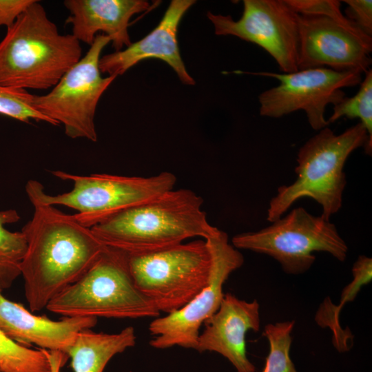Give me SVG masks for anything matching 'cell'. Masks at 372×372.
Masks as SVG:
<instances>
[{"label":"cell","instance_id":"8fae6325","mask_svg":"<svg viewBox=\"0 0 372 372\" xmlns=\"http://www.w3.org/2000/svg\"><path fill=\"white\" fill-rule=\"evenodd\" d=\"M236 72L271 77L280 82L259 95L260 116L278 118L304 110L311 128L318 131L329 125L324 117L327 105H335L345 96L342 88L360 85L362 81L360 72H338L327 68L282 74Z\"/></svg>","mask_w":372,"mask_h":372},{"label":"cell","instance_id":"ac0fdd59","mask_svg":"<svg viewBox=\"0 0 372 372\" xmlns=\"http://www.w3.org/2000/svg\"><path fill=\"white\" fill-rule=\"evenodd\" d=\"M132 327L116 333L94 332L92 329L79 332L67 352L73 372H103L109 361L136 344Z\"/></svg>","mask_w":372,"mask_h":372},{"label":"cell","instance_id":"5b68a950","mask_svg":"<svg viewBox=\"0 0 372 372\" xmlns=\"http://www.w3.org/2000/svg\"><path fill=\"white\" fill-rule=\"evenodd\" d=\"M45 308L64 317L97 319L157 318L161 313L136 287L128 255L109 247L84 275L52 299Z\"/></svg>","mask_w":372,"mask_h":372},{"label":"cell","instance_id":"d6986e66","mask_svg":"<svg viewBox=\"0 0 372 372\" xmlns=\"http://www.w3.org/2000/svg\"><path fill=\"white\" fill-rule=\"evenodd\" d=\"M352 275V280L341 293L340 303L335 305L328 298L320 305L315 318L318 325L328 327L332 330L334 346L340 352L349 351L351 346L347 341L351 335L340 325V312L346 303L353 301L363 285L371 281L372 259L366 256H360L353 265Z\"/></svg>","mask_w":372,"mask_h":372},{"label":"cell","instance_id":"3957f363","mask_svg":"<svg viewBox=\"0 0 372 372\" xmlns=\"http://www.w3.org/2000/svg\"><path fill=\"white\" fill-rule=\"evenodd\" d=\"M81 56L80 42L72 34H61L35 0L7 28L0 41V86L53 87Z\"/></svg>","mask_w":372,"mask_h":372},{"label":"cell","instance_id":"e0dca14e","mask_svg":"<svg viewBox=\"0 0 372 372\" xmlns=\"http://www.w3.org/2000/svg\"><path fill=\"white\" fill-rule=\"evenodd\" d=\"M63 4L70 13L66 23L71 24L72 34L80 43L91 45L102 32L116 51L132 43L128 33L131 18L150 7L144 0H65Z\"/></svg>","mask_w":372,"mask_h":372},{"label":"cell","instance_id":"2e32d148","mask_svg":"<svg viewBox=\"0 0 372 372\" xmlns=\"http://www.w3.org/2000/svg\"><path fill=\"white\" fill-rule=\"evenodd\" d=\"M97 318L64 317L53 320L37 316L22 304L7 299L0 290V330L14 342L30 347L67 354L78 333L92 329Z\"/></svg>","mask_w":372,"mask_h":372},{"label":"cell","instance_id":"ffe728a7","mask_svg":"<svg viewBox=\"0 0 372 372\" xmlns=\"http://www.w3.org/2000/svg\"><path fill=\"white\" fill-rule=\"evenodd\" d=\"M17 211H0V290L9 288L20 275V263L26 249V240L22 231H10L5 225L17 222Z\"/></svg>","mask_w":372,"mask_h":372},{"label":"cell","instance_id":"7402d4cb","mask_svg":"<svg viewBox=\"0 0 372 372\" xmlns=\"http://www.w3.org/2000/svg\"><path fill=\"white\" fill-rule=\"evenodd\" d=\"M294 324L292 320L265 326L263 334L268 340L269 351L261 372H298L289 355Z\"/></svg>","mask_w":372,"mask_h":372},{"label":"cell","instance_id":"30bf717a","mask_svg":"<svg viewBox=\"0 0 372 372\" xmlns=\"http://www.w3.org/2000/svg\"><path fill=\"white\" fill-rule=\"evenodd\" d=\"M205 240L211 258L208 284L185 306L150 322L149 331L154 338L149 344L154 348L178 346L195 349L200 327L220 305L225 282L243 265L242 254L229 242L228 236L223 231L218 229Z\"/></svg>","mask_w":372,"mask_h":372},{"label":"cell","instance_id":"9c48e42d","mask_svg":"<svg viewBox=\"0 0 372 372\" xmlns=\"http://www.w3.org/2000/svg\"><path fill=\"white\" fill-rule=\"evenodd\" d=\"M110 42L108 37L98 34L85 55L50 92L32 95V107L56 125L62 124L65 134L71 138L97 141L94 124L96 107L102 94L116 77H103L99 70L101 54Z\"/></svg>","mask_w":372,"mask_h":372},{"label":"cell","instance_id":"7c38bea8","mask_svg":"<svg viewBox=\"0 0 372 372\" xmlns=\"http://www.w3.org/2000/svg\"><path fill=\"white\" fill-rule=\"evenodd\" d=\"M216 35L234 36L258 45L283 73L297 72L299 50L298 14L285 0H244L241 17L207 14Z\"/></svg>","mask_w":372,"mask_h":372},{"label":"cell","instance_id":"5bb4252c","mask_svg":"<svg viewBox=\"0 0 372 372\" xmlns=\"http://www.w3.org/2000/svg\"><path fill=\"white\" fill-rule=\"evenodd\" d=\"M195 350L216 352L227 358L237 372H256L247 355L245 335L260 326V304L227 293L216 312L203 324Z\"/></svg>","mask_w":372,"mask_h":372},{"label":"cell","instance_id":"ba28073f","mask_svg":"<svg viewBox=\"0 0 372 372\" xmlns=\"http://www.w3.org/2000/svg\"><path fill=\"white\" fill-rule=\"evenodd\" d=\"M56 177L73 183L68 192L48 195L42 189L41 197L50 205H63L77 211L75 218L92 227L132 207L174 189L176 176L163 172L150 177L107 174L76 175L54 171Z\"/></svg>","mask_w":372,"mask_h":372},{"label":"cell","instance_id":"9a60e30c","mask_svg":"<svg viewBox=\"0 0 372 372\" xmlns=\"http://www.w3.org/2000/svg\"><path fill=\"white\" fill-rule=\"evenodd\" d=\"M195 3L194 0H172L158 25L147 35L124 50L101 57V72L117 76L141 61L157 59L167 63L183 84L194 85L195 81L180 54L177 32L183 15Z\"/></svg>","mask_w":372,"mask_h":372},{"label":"cell","instance_id":"7a4b0ae2","mask_svg":"<svg viewBox=\"0 0 372 372\" xmlns=\"http://www.w3.org/2000/svg\"><path fill=\"white\" fill-rule=\"evenodd\" d=\"M203 198L192 190L174 189L91 227L106 247L129 256L147 254L218 230L202 209Z\"/></svg>","mask_w":372,"mask_h":372},{"label":"cell","instance_id":"4316f807","mask_svg":"<svg viewBox=\"0 0 372 372\" xmlns=\"http://www.w3.org/2000/svg\"><path fill=\"white\" fill-rule=\"evenodd\" d=\"M35 0H0V26L12 25Z\"/></svg>","mask_w":372,"mask_h":372},{"label":"cell","instance_id":"277c9868","mask_svg":"<svg viewBox=\"0 0 372 372\" xmlns=\"http://www.w3.org/2000/svg\"><path fill=\"white\" fill-rule=\"evenodd\" d=\"M363 147L371 155L372 144L361 123L335 134L326 127L309 138L298 150L297 178L289 185L280 186L267 209V220L272 223L298 200L311 198L322 208L321 216L327 220L342 205L347 184L344 164L350 154Z\"/></svg>","mask_w":372,"mask_h":372},{"label":"cell","instance_id":"8992f818","mask_svg":"<svg viewBox=\"0 0 372 372\" xmlns=\"http://www.w3.org/2000/svg\"><path fill=\"white\" fill-rule=\"evenodd\" d=\"M136 287L165 314L194 298L208 284L211 258L206 241L196 240L142 255H128Z\"/></svg>","mask_w":372,"mask_h":372},{"label":"cell","instance_id":"6da1fadb","mask_svg":"<svg viewBox=\"0 0 372 372\" xmlns=\"http://www.w3.org/2000/svg\"><path fill=\"white\" fill-rule=\"evenodd\" d=\"M43 189L40 182L28 181L25 191L34 211L21 230L27 246L20 275L32 312L45 308L52 299L77 281L106 247L74 214L45 203L41 197Z\"/></svg>","mask_w":372,"mask_h":372},{"label":"cell","instance_id":"4fadbf2b","mask_svg":"<svg viewBox=\"0 0 372 372\" xmlns=\"http://www.w3.org/2000/svg\"><path fill=\"white\" fill-rule=\"evenodd\" d=\"M298 70L327 68L366 73L371 64L372 37L329 17L298 14Z\"/></svg>","mask_w":372,"mask_h":372},{"label":"cell","instance_id":"52a82bcc","mask_svg":"<svg viewBox=\"0 0 372 372\" xmlns=\"http://www.w3.org/2000/svg\"><path fill=\"white\" fill-rule=\"evenodd\" d=\"M271 223L259 231L234 236L232 245L268 255L285 272L293 275L310 269L316 260L313 252H327L341 262L347 256L348 246L335 225L303 207L295 208Z\"/></svg>","mask_w":372,"mask_h":372},{"label":"cell","instance_id":"d4e9b609","mask_svg":"<svg viewBox=\"0 0 372 372\" xmlns=\"http://www.w3.org/2000/svg\"><path fill=\"white\" fill-rule=\"evenodd\" d=\"M285 1L293 12L298 14L329 17L352 30L362 32L342 14L340 10L341 1H340L285 0Z\"/></svg>","mask_w":372,"mask_h":372},{"label":"cell","instance_id":"83f0119b","mask_svg":"<svg viewBox=\"0 0 372 372\" xmlns=\"http://www.w3.org/2000/svg\"><path fill=\"white\" fill-rule=\"evenodd\" d=\"M48 355L50 364L51 372H61V369L69 358L67 354L56 351H48Z\"/></svg>","mask_w":372,"mask_h":372},{"label":"cell","instance_id":"603a6c76","mask_svg":"<svg viewBox=\"0 0 372 372\" xmlns=\"http://www.w3.org/2000/svg\"><path fill=\"white\" fill-rule=\"evenodd\" d=\"M364 74L358 92L353 96H344L333 105V114L327 121L330 124L342 116L350 119L359 118L372 144V70L370 68Z\"/></svg>","mask_w":372,"mask_h":372},{"label":"cell","instance_id":"44dd1931","mask_svg":"<svg viewBox=\"0 0 372 372\" xmlns=\"http://www.w3.org/2000/svg\"><path fill=\"white\" fill-rule=\"evenodd\" d=\"M0 372H51L48 351L23 346L0 330Z\"/></svg>","mask_w":372,"mask_h":372},{"label":"cell","instance_id":"cb8c5ba5","mask_svg":"<svg viewBox=\"0 0 372 372\" xmlns=\"http://www.w3.org/2000/svg\"><path fill=\"white\" fill-rule=\"evenodd\" d=\"M32 95L25 90L0 86V114L28 123L34 120L56 125L52 121L32 107Z\"/></svg>","mask_w":372,"mask_h":372},{"label":"cell","instance_id":"484cf974","mask_svg":"<svg viewBox=\"0 0 372 372\" xmlns=\"http://www.w3.org/2000/svg\"><path fill=\"white\" fill-rule=\"evenodd\" d=\"M348 7L345 9V17L362 32L372 37V1L344 0Z\"/></svg>","mask_w":372,"mask_h":372}]
</instances>
